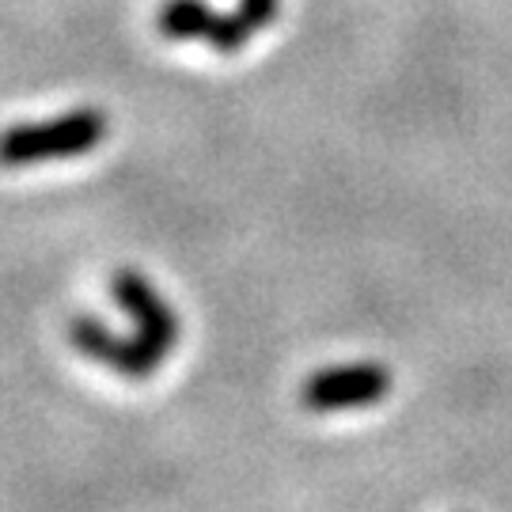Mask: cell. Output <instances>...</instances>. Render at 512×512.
<instances>
[{
  "label": "cell",
  "mask_w": 512,
  "mask_h": 512,
  "mask_svg": "<svg viewBox=\"0 0 512 512\" xmlns=\"http://www.w3.org/2000/svg\"><path fill=\"white\" fill-rule=\"evenodd\" d=\"M107 137V114L80 107L57 114L50 122H23L0 133V167H27L42 160L84 156Z\"/></svg>",
  "instance_id": "cell-1"
},
{
  "label": "cell",
  "mask_w": 512,
  "mask_h": 512,
  "mask_svg": "<svg viewBox=\"0 0 512 512\" xmlns=\"http://www.w3.org/2000/svg\"><path fill=\"white\" fill-rule=\"evenodd\" d=\"M69 334H73L76 349H80L84 357L103 361V365H110L114 372L133 376V380H141V376H148V372H156V368L164 365V357L152 353L141 338H118V334H110L103 323H95L88 315L73 319V330H69Z\"/></svg>",
  "instance_id": "cell-5"
},
{
  "label": "cell",
  "mask_w": 512,
  "mask_h": 512,
  "mask_svg": "<svg viewBox=\"0 0 512 512\" xmlns=\"http://www.w3.org/2000/svg\"><path fill=\"white\" fill-rule=\"evenodd\" d=\"M156 27H160V35L175 38V42L205 38L217 54H239L243 42L255 38V31L243 23L239 12L220 16L205 0H167L160 8V16H156Z\"/></svg>",
  "instance_id": "cell-3"
},
{
  "label": "cell",
  "mask_w": 512,
  "mask_h": 512,
  "mask_svg": "<svg viewBox=\"0 0 512 512\" xmlns=\"http://www.w3.org/2000/svg\"><path fill=\"white\" fill-rule=\"evenodd\" d=\"M387 391H391V372L376 361H361V365H334L308 376L300 403L315 414H334V410L380 403Z\"/></svg>",
  "instance_id": "cell-2"
},
{
  "label": "cell",
  "mask_w": 512,
  "mask_h": 512,
  "mask_svg": "<svg viewBox=\"0 0 512 512\" xmlns=\"http://www.w3.org/2000/svg\"><path fill=\"white\" fill-rule=\"evenodd\" d=\"M277 8H281L277 0H239L236 12L243 16V23L258 35L262 27H270V23L277 19Z\"/></svg>",
  "instance_id": "cell-6"
},
{
  "label": "cell",
  "mask_w": 512,
  "mask_h": 512,
  "mask_svg": "<svg viewBox=\"0 0 512 512\" xmlns=\"http://www.w3.org/2000/svg\"><path fill=\"white\" fill-rule=\"evenodd\" d=\"M110 293H114V300L133 315V323H137V334H133V338H141L152 353H160L167 361V353L179 342V319H175L171 304H167L164 296L156 293L137 270L114 274Z\"/></svg>",
  "instance_id": "cell-4"
}]
</instances>
